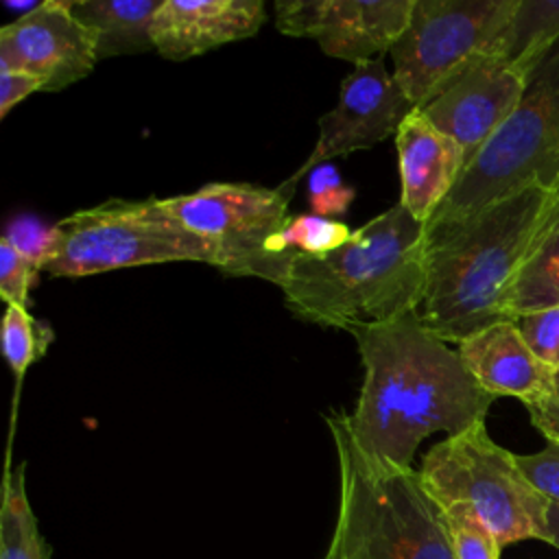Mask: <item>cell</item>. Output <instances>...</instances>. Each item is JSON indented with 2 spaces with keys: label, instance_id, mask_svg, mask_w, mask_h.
I'll return each instance as SVG.
<instances>
[{
  "label": "cell",
  "instance_id": "19",
  "mask_svg": "<svg viewBox=\"0 0 559 559\" xmlns=\"http://www.w3.org/2000/svg\"><path fill=\"white\" fill-rule=\"evenodd\" d=\"M0 559H52L26 493V465L7 459L0 502Z\"/></svg>",
  "mask_w": 559,
  "mask_h": 559
},
{
  "label": "cell",
  "instance_id": "5",
  "mask_svg": "<svg viewBox=\"0 0 559 559\" xmlns=\"http://www.w3.org/2000/svg\"><path fill=\"white\" fill-rule=\"evenodd\" d=\"M533 186L559 190V41L531 66L520 103L465 164L426 227L465 218Z\"/></svg>",
  "mask_w": 559,
  "mask_h": 559
},
{
  "label": "cell",
  "instance_id": "18",
  "mask_svg": "<svg viewBox=\"0 0 559 559\" xmlns=\"http://www.w3.org/2000/svg\"><path fill=\"white\" fill-rule=\"evenodd\" d=\"M548 308H559V199L504 295L511 321Z\"/></svg>",
  "mask_w": 559,
  "mask_h": 559
},
{
  "label": "cell",
  "instance_id": "30",
  "mask_svg": "<svg viewBox=\"0 0 559 559\" xmlns=\"http://www.w3.org/2000/svg\"><path fill=\"white\" fill-rule=\"evenodd\" d=\"M35 92H44V83L37 76L0 68V118H7L13 107Z\"/></svg>",
  "mask_w": 559,
  "mask_h": 559
},
{
  "label": "cell",
  "instance_id": "6",
  "mask_svg": "<svg viewBox=\"0 0 559 559\" xmlns=\"http://www.w3.org/2000/svg\"><path fill=\"white\" fill-rule=\"evenodd\" d=\"M419 478L439 509L467 507L504 548L548 535V500L522 474L515 454L498 445L485 421L435 443Z\"/></svg>",
  "mask_w": 559,
  "mask_h": 559
},
{
  "label": "cell",
  "instance_id": "26",
  "mask_svg": "<svg viewBox=\"0 0 559 559\" xmlns=\"http://www.w3.org/2000/svg\"><path fill=\"white\" fill-rule=\"evenodd\" d=\"M41 266L13 249L4 238L0 240V297L4 304L28 306L33 286L37 284Z\"/></svg>",
  "mask_w": 559,
  "mask_h": 559
},
{
  "label": "cell",
  "instance_id": "15",
  "mask_svg": "<svg viewBox=\"0 0 559 559\" xmlns=\"http://www.w3.org/2000/svg\"><path fill=\"white\" fill-rule=\"evenodd\" d=\"M395 151L400 170L397 203L426 225L463 173L467 164L465 153L454 140L432 127L419 109H413L400 124Z\"/></svg>",
  "mask_w": 559,
  "mask_h": 559
},
{
  "label": "cell",
  "instance_id": "10",
  "mask_svg": "<svg viewBox=\"0 0 559 559\" xmlns=\"http://www.w3.org/2000/svg\"><path fill=\"white\" fill-rule=\"evenodd\" d=\"M417 109L404 90L397 85L393 70H386L380 59L354 66L343 79L336 105L319 118V135L306 162L277 186L286 197H293L295 183L319 164L365 151L395 138L406 116Z\"/></svg>",
  "mask_w": 559,
  "mask_h": 559
},
{
  "label": "cell",
  "instance_id": "4",
  "mask_svg": "<svg viewBox=\"0 0 559 559\" xmlns=\"http://www.w3.org/2000/svg\"><path fill=\"white\" fill-rule=\"evenodd\" d=\"M325 424L338 461V513L323 559H454L443 513L419 472L358 452L338 411Z\"/></svg>",
  "mask_w": 559,
  "mask_h": 559
},
{
  "label": "cell",
  "instance_id": "8",
  "mask_svg": "<svg viewBox=\"0 0 559 559\" xmlns=\"http://www.w3.org/2000/svg\"><path fill=\"white\" fill-rule=\"evenodd\" d=\"M288 201L280 188L253 183H207L194 192L166 197V207L201 236L221 273L258 277L280 286L295 260L286 242Z\"/></svg>",
  "mask_w": 559,
  "mask_h": 559
},
{
  "label": "cell",
  "instance_id": "29",
  "mask_svg": "<svg viewBox=\"0 0 559 559\" xmlns=\"http://www.w3.org/2000/svg\"><path fill=\"white\" fill-rule=\"evenodd\" d=\"M524 406L531 424L548 439V443H559V369L552 371L550 386Z\"/></svg>",
  "mask_w": 559,
  "mask_h": 559
},
{
  "label": "cell",
  "instance_id": "25",
  "mask_svg": "<svg viewBox=\"0 0 559 559\" xmlns=\"http://www.w3.org/2000/svg\"><path fill=\"white\" fill-rule=\"evenodd\" d=\"M533 356L548 369H559V308L513 319Z\"/></svg>",
  "mask_w": 559,
  "mask_h": 559
},
{
  "label": "cell",
  "instance_id": "31",
  "mask_svg": "<svg viewBox=\"0 0 559 559\" xmlns=\"http://www.w3.org/2000/svg\"><path fill=\"white\" fill-rule=\"evenodd\" d=\"M546 542L559 548V504L550 502L548 504V535Z\"/></svg>",
  "mask_w": 559,
  "mask_h": 559
},
{
  "label": "cell",
  "instance_id": "9",
  "mask_svg": "<svg viewBox=\"0 0 559 559\" xmlns=\"http://www.w3.org/2000/svg\"><path fill=\"white\" fill-rule=\"evenodd\" d=\"M518 0H415L391 48L393 76L415 107L480 55H489Z\"/></svg>",
  "mask_w": 559,
  "mask_h": 559
},
{
  "label": "cell",
  "instance_id": "14",
  "mask_svg": "<svg viewBox=\"0 0 559 559\" xmlns=\"http://www.w3.org/2000/svg\"><path fill=\"white\" fill-rule=\"evenodd\" d=\"M264 20L262 0H162L153 46L164 59L183 61L255 35Z\"/></svg>",
  "mask_w": 559,
  "mask_h": 559
},
{
  "label": "cell",
  "instance_id": "3",
  "mask_svg": "<svg viewBox=\"0 0 559 559\" xmlns=\"http://www.w3.org/2000/svg\"><path fill=\"white\" fill-rule=\"evenodd\" d=\"M424 286L426 225L395 203L332 253H297L280 290L297 319L349 332L417 310Z\"/></svg>",
  "mask_w": 559,
  "mask_h": 559
},
{
  "label": "cell",
  "instance_id": "7",
  "mask_svg": "<svg viewBox=\"0 0 559 559\" xmlns=\"http://www.w3.org/2000/svg\"><path fill=\"white\" fill-rule=\"evenodd\" d=\"M166 262L212 266L214 253L166 207L164 199H111L55 223L52 249L41 271L55 277H85Z\"/></svg>",
  "mask_w": 559,
  "mask_h": 559
},
{
  "label": "cell",
  "instance_id": "22",
  "mask_svg": "<svg viewBox=\"0 0 559 559\" xmlns=\"http://www.w3.org/2000/svg\"><path fill=\"white\" fill-rule=\"evenodd\" d=\"M441 513L454 559H500L502 546L467 507L450 504Z\"/></svg>",
  "mask_w": 559,
  "mask_h": 559
},
{
  "label": "cell",
  "instance_id": "12",
  "mask_svg": "<svg viewBox=\"0 0 559 559\" xmlns=\"http://www.w3.org/2000/svg\"><path fill=\"white\" fill-rule=\"evenodd\" d=\"M526 87V74L498 55H480L417 107L426 120L454 140L469 162L511 116Z\"/></svg>",
  "mask_w": 559,
  "mask_h": 559
},
{
  "label": "cell",
  "instance_id": "20",
  "mask_svg": "<svg viewBox=\"0 0 559 559\" xmlns=\"http://www.w3.org/2000/svg\"><path fill=\"white\" fill-rule=\"evenodd\" d=\"M559 41V0H518L489 55H498L524 74Z\"/></svg>",
  "mask_w": 559,
  "mask_h": 559
},
{
  "label": "cell",
  "instance_id": "21",
  "mask_svg": "<svg viewBox=\"0 0 559 559\" xmlns=\"http://www.w3.org/2000/svg\"><path fill=\"white\" fill-rule=\"evenodd\" d=\"M52 341L55 330L48 321L35 319L26 306L7 304L2 317V354L15 376L17 386L24 371L46 354Z\"/></svg>",
  "mask_w": 559,
  "mask_h": 559
},
{
  "label": "cell",
  "instance_id": "23",
  "mask_svg": "<svg viewBox=\"0 0 559 559\" xmlns=\"http://www.w3.org/2000/svg\"><path fill=\"white\" fill-rule=\"evenodd\" d=\"M352 238V229L336 218L317 214L290 216L286 227V242L301 255H328Z\"/></svg>",
  "mask_w": 559,
  "mask_h": 559
},
{
  "label": "cell",
  "instance_id": "16",
  "mask_svg": "<svg viewBox=\"0 0 559 559\" xmlns=\"http://www.w3.org/2000/svg\"><path fill=\"white\" fill-rule=\"evenodd\" d=\"M456 352L476 384L491 397L511 395L526 404L552 382V369L533 356L511 319L467 336Z\"/></svg>",
  "mask_w": 559,
  "mask_h": 559
},
{
  "label": "cell",
  "instance_id": "17",
  "mask_svg": "<svg viewBox=\"0 0 559 559\" xmlns=\"http://www.w3.org/2000/svg\"><path fill=\"white\" fill-rule=\"evenodd\" d=\"M87 31L96 59L155 50L153 17L162 0H66Z\"/></svg>",
  "mask_w": 559,
  "mask_h": 559
},
{
  "label": "cell",
  "instance_id": "27",
  "mask_svg": "<svg viewBox=\"0 0 559 559\" xmlns=\"http://www.w3.org/2000/svg\"><path fill=\"white\" fill-rule=\"evenodd\" d=\"M13 249H17L22 255L31 258L39 266H44V260L48 258L55 240V225H44L35 216H17L9 223L4 236H2Z\"/></svg>",
  "mask_w": 559,
  "mask_h": 559
},
{
  "label": "cell",
  "instance_id": "11",
  "mask_svg": "<svg viewBox=\"0 0 559 559\" xmlns=\"http://www.w3.org/2000/svg\"><path fill=\"white\" fill-rule=\"evenodd\" d=\"M415 0H280L275 26L288 37L314 39L328 57L354 66L391 52Z\"/></svg>",
  "mask_w": 559,
  "mask_h": 559
},
{
  "label": "cell",
  "instance_id": "28",
  "mask_svg": "<svg viewBox=\"0 0 559 559\" xmlns=\"http://www.w3.org/2000/svg\"><path fill=\"white\" fill-rule=\"evenodd\" d=\"M528 483L548 500L559 504V443H548L535 454H515Z\"/></svg>",
  "mask_w": 559,
  "mask_h": 559
},
{
  "label": "cell",
  "instance_id": "1",
  "mask_svg": "<svg viewBox=\"0 0 559 559\" xmlns=\"http://www.w3.org/2000/svg\"><path fill=\"white\" fill-rule=\"evenodd\" d=\"M362 386L352 413L338 411L345 432L367 459L413 467L419 443L459 435L485 421L496 397L465 369L456 349L430 332L419 312L354 325Z\"/></svg>",
  "mask_w": 559,
  "mask_h": 559
},
{
  "label": "cell",
  "instance_id": "13",
  "mask_svg": "<svg viewBox=\"0 0 559 559\" xmlns=\"http://www.w3.org/2000/svg\"><path fill=\"white\" fill-rule=\"evenodd\" d=\"M96 61L87 31L66 0L39 2L0 28V68L37 76L44 92L85 79Z\"/></svg>",
  "mask_w": 559,
  "mask_h": 559
},
{
  "label": "cell",
  "instance_id": "24",
  "mask_svg": "<svg viewBox=\"0 0 559 559\" xmlns=\"http://www.w3.org/2000/svg\"><path fill=\"white\" fill-rule=\"evenodd\" d=\"M356 192L347 186L338 170L328 162L319 164L308 173V203L312 214L323 218H334L347 212Z\"/></svg>",
  "mask_w": 559,
  "mask_h": 559
},
{
  "label": "cell",
  "instance_id": "2",
  "mask_svg": "<svg viewBox=\"0 0 559 559\" xmlns=\"http://www.w3.org/2000/svg\"><path fill=\"white\" fill-rule=\"evenodd\" d=\"M559 190L526 188L476 214L426 227V286L417 308L445 343L509 321L504 295L548 221Z\"/></svg>",
  "mask_w": 559,
  "mask_h": 559
}]
</instances>
